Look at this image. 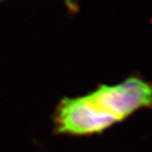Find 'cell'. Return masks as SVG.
Returning a JSON list of instances; mask_svg holds the SVG:
<instances>
[{"mask_svg": "<svg viewBox=\"0 0 152 152\" xmlns=\"http://www.w3.org/2000/svg\"><path fill=\"white\" fill-rule=\"evenodd\" d=\"M63 2L71 14H75L78 12L79 7H78V2L76 0H63Z\"/></svg>", "mask_w": 152, "mask_h": 152, "instance_id": "cell-2", "label": "cell"}, {"mask_svg": "<svg viewBox=\"0 0 152 152\" xmlns=\"http://www.w3.org/2000/svg\"><path fill=\"white\" fill-rule=\"evenodd\" d=\"M144 109H152V83L131 75L82 95L62 97L51 115L52 133L75 138L101 135Z\"/></svg>", "mask_w": 152, "mask_h": 152, "instance_id": "cell-1", "label": "cell"}]
</instances>
